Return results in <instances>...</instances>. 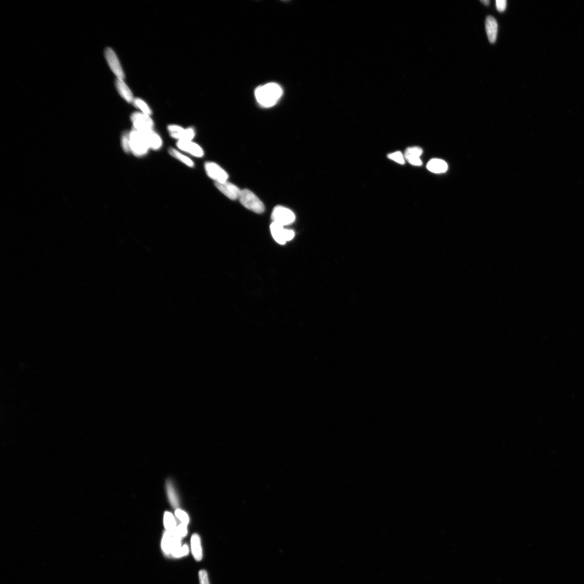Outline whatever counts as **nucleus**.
Segmentation results:
<instances>
[{
    "label": "nucleus",
    "mask_w": 584,
    "mask_h": 584,
    "mask_svg": "<svg viewBox=\"0 0 584 584\" xmlns=\"http://www.w3.org/2000/svg\"><path fill=\"white\" fill-rule=\"evenodd\" d=\"M282 88L277 83H269L258 87L255 91L258 103L264 107H271L282 97Z\"/></svg>",
    "instance_id": "obj_1"
},
{
    "label": "nucleus",
    "mask_w": 584,
    "mask_h": 584,
    "mask_svg": "<svg viewBox=\"0 0 584 584\" xmlns=\"http://www.w3.org/2000/svg\"><path fill=\"white\" fill-rule=\"evenodd\" d=\"M239 199L245 208L255 213H262L265 211V206L262 201L251 190L247 189L241 190Z\"/></svg>",
    "instance_id": "obj_2"
},
{
    "label": "nucleus",
    "mask_w": 584,
    "mask_h": 584,
    "mask_svg": "<svg viewBox=\"0 0 584 584\" xmlns=\"http://www.w3.org/2000/svg\"><path fill=\"white\" fill-rule=\"evenodd\" d=\"M131 151L136 157L144 156L150 150L141 133L134 129L130 132Z\"/></svg>",
    "instance_id": "obj_3"
},
{
    "label": "nucleus",
    "mask_w": 584,
    "mask_h": 584,
    "mask_svg": "<svg viewBox=\"0 0 584 584\" xmlns=\"http://www.w3.org/2000/svg\"><path fill=\"white\" fill-rule=\"evenodd\" d=\"M182 538L175 533L174 530L173 531H166L163 534L161 541V548L163 553L168 556H172L182 546Z\"/></svg>",
    "instance_id": "obj_4"
},
{
    "label": "nucleus",
    "mask_w": 584,
    "mask_h": 584,
    "mask_svg": "<svg viewBox=\"0 0 584 584\" xmlns=\"http://www.w3.org/2000/svg\"><path fill=\"white\" fill-rule=\"evenodd\" d=\"M133 129L140 132L153 130L154 122L151 116L142 112H135L131 116Z\"/></svg>",
    "instance_id": "obj_5"
},
{
    "label": "nucleus",
    "mask_w": 584,
    "mask_h": 584,
    "mask_svg": "<svg viewBox=\"0 0 584 584\" xmlns=\"http://www.w3.org/2000/svg\"><path fill=\"white\" fill-rule=\"evenodd\" d=\"M272 217L273 222L283 226L292 224L295 220L293 212L281 206L275 207L272 212Z\"/></svg>",
    "instance_id": "obj_6"
},
{
    "label": "nucleus",
    "mask_w": 584,
    "mask_h": 584,
    "mask_svg": "<svg viewBox=\"0 0 584 584\" xmlns=\"http://www.w3.org/2000/svg\"><path fill=\"white\" fill-rule=\"evenodd\" d=\"M270 229L274 239L280 245L293 239L295 236L293 231L285 229L283 226L274 222L270 225Z\"/></svg>",
    "instance_id": "obj_7"
},
{
    "label": "nucleus",
    "mask_w": 584,
    "mask_h": 584,
    "mask_svg": "<svg viewBox=\"0 0 584 584\" xmlns=\"http://www.w3.org/2000/svg\"><path fill=\"white\" fill-rule=\"evenodd\" d=\"M104 54L106 61L116 78L124 79L125 73L123 67L114 50L108 47L105 50Z\"/></svg>",
    "instance_id": "obj_8"
},
{
    "label": "nucleus",
    "mask_w": 584,
    "mask_h": 584,
    "mask_svg": "<svg viewBox=\"0 0 584 584\" xmlns=\"http://www.w3.org/2000/svg\"><path fill=\"white\" fill-rule=\"evenodd\" d=\"M205 168L208 176L215 180V183H223L227 182L228 179L227 173L216 163L206 162L205 164Z\"/></svg>",
    "instance_id": "obj_9"
},
{
    "label": "nucleus",
    "mask_w": 584,
    "mask_h": 584,
    "mask_svg": "<svg viewBox=\"0 0 584 584\" xmlns=\"http://www.w3.org/2000/svg\"><path fill=\"white\" fill-rule=\"evenodd\" d=\"M177 147L180 150L187 152L195 157L201 158L204 155L203 148L192 141L179 140Z\"/></svg>",
    "instance_id": "obj_10"
},
{
    "label": "nucleus",
    "mask_w": 584,
    "mask_h": 584,
    "mask_svg": "<svg viewBox=\"0 0 584 584\" xmlns=\"http://www.w3.org/2000/svg\"><path fill=\"white\" fill-rule=\"evenodd\" d=\"M215 186L227 198L233 200L239 198L241 190L237 186L227 182L223 183H215Z\"/></svg>",
    "instance_id": "obj_11"
},
{
    "label": "nucleus",
    "mask_w": 584,
    "mask_h": 584,
    "mask_svg": "<svg viewBox=\"0 0 584 584\" xmlns=\"http://www.w3.org/2000/svg\"><path fill=\"white\" fill-rule=\"evenodd\" d=\"M140 133L144 136L150 149L157 151L162 147V140L161 137L153 130Z\"/></svg>",
    "instance_id": "obj_12"
},
{
    "label": "nucleus",
    "mask_w": 584,
    "mask_h": 584,
    "mask_svg": "<svg viewBox=\"0 0 584 584\" xmlns=\"http://www.w3.org/2000/svg\"><path fill=\"white\" fill-rule=\"evenodd\" d=\"M422 153L423 150L420 147H410L405 151L404 157L405 160L412 165L421 166L423 164L420 158Z\"/></svg>",
    "instance_id": "obj_13"
},
{
    "label": "nucleus",
    "mask_w": 584,
    "mask_h": 584,
    "mask_svg": "<svg viewBox=\"0 0 584 584\" xmlns=\"http://www.w3.org/2000/svg\"><path fill=\"white\" fill-rule=\"evenodd\" d=\"M115 84L117 91L122 98L129 103L133 102L134 100L133 94L125 82L124 79H116Z\"/></svg>",
    "instance_id": "obj_14"
},
{
    "label": "nucleus",
    "mask_w": 584,
    "mask_h": 584,
    "mask_svg": "<svg viewBox=\"0 0 584 584\" xmlns=\"http://www.w3.org/2000/svg\"><path fill=\"white\" fill-rule=\"evenodd\" d=\"M485 27L488 40L491 44L495 43L498 33V24L495 18L488 16L486 19Z\"/></svg>",
    "instance_id": "obj_15"
},
{
    "label": "nucleus",
    "mask_w": 584,
    "mask_h": 584,
    "mask_svg": "<svg viewBox=\"0 0 584 584\" xmlns=\"http://www.w3.org/2000/svg\"><path fill=\"white\" fill-rule=\"evenodd\" d=\"M191 551L194 558L198 561L203 559V549H202L200 536L197 534H194L191 538Z\"/></svg>",
    "instance_id": "obj_16"
},
{
    "label": "nucleus",
    "mask_w": 584,
    "mask_h": 584,
    "mask_svg": "<svg viewBox=\"0 0 584 584\" xmlns=\"http://www.w3.org/2000/svg\"><path fill=\"white\" fill-rule=\"evenodd\" d=\"M429 171L434 173H442L447 171L448 165L447 162L439 159H433L427 164Z\"/></svg>",
    "instance_id": "obj_17"
},
{
    "label": "nucleus",
    "mask_w": 584,
    "mask_h": 584,
    "mask_svg": "<svg viewBox=\"0 0 584 584\" xmlns=\"http://www.w3.org/2000/svg\"><path fill=\"white\" fill-rule=\"evenodd\" d=\"M168 131L170 135L174 139H178V141L186 139L187 129H185L181 126L172 125L168 126Z\"/></svg>",
    "instance_id": "obj_18"
},
{
    "label": "nucleus",
    "mask_w": 584,
    "mask_h": 584,
    "mask_svg": "<svg viewBox=\"0 0 584 584\" xmlns=\"http://www.w3.org/2000/svg\"><path fill=\"white\" fill-rule=\"evenodd\" d=\"M168 152H169L170 155H171L174 158L177 159V160H179L180 161H181L182 162H183V163L186 164V165L189 167H194V163L192 160H191V159L190 158L183 155L182 153H181L179 152V151H178L177 150L174 149V148H170L168 150Z\"/></svg>",
    "instance_id": "obj_19"
},
{
    "label": "nucleus",
    "mask_w": 584,
    "mask_h": 584,
    "mask_svg": "<svg viewBox=\"0 0 584 584\" xmlns=\"http://www.w3.org/2000/svg\"><path fill=\"white\" fill-rule=\"evenodd\" d=\"M163 523L164 528L169 531H173L177 527L173 515L168 512H165L164 514Z\"/></svg>",
    "instance_id": "obj_20"
},
{
    "label": "nucleus",
    "mask_w": 584,
    "mask_h": 584,
    "mask_svg": "<svg viewBox=\"0 0 584 584\" xmlns=\"http://www.w3.org/2000/svg\"><path fill=\"white\" fill-rule=\"evenodd\" d=\"M167 491L169 500L172 505L174 507H178L179 505L178 498L174 487L170 481H168L167 484Z\"/></svg>",
    "instance_id": "obj_21"
},
{
    "label": "nucleus",
    "mask_w": 584,
    "mask_h": 584,
    "mask_svg": "<svg viewBox=\"0 0 584 584\" xmlns=\"http://www.w3.org/2000/svg\"><path fill=\"white\" fill-rule=\"evenodd\" d=\"M133 104L135 107L139 108L142 111V113L146 114L147 115H151L152 113V111L147 103L144 101L140 98H135L133 101Z\"/></svg>",
    "instance_id": "obj_22"
},
{
    "label": "nucleus",
    "mask_w": 584,
    "mask_h": 584,
    "mask_svg": "<svg viewBox=\"0 0 584 584\" xmlns=\"http://www.w3.org/2000/svg\"><path fill=\"white\" fill-rule=\"evenodd\" d=\"M121 146L125 152L129 153L131 151L130 132L126 131L122 134Z\"/></svg>",
    "instance_id": "obj_23"
},
{
    "label": "nucleus",
    "mask_w": 584,
    "mask_h": 584,
    "mask_svg": "<svg viewBox=\"0 0 584 584\" xmlns=\"http://www.w3.org/2000/svg\"><path fill=\"white\" fill-rule=\"evenodd\" d=\"M387 157H388V158L391 159V160H394L395 162L401 164H403L405 162L404 155H403V154L399 151L391 153Z\"/></svg>",
    "instance_id": "obj_24"
},
{
    "label": "nucleus",
    "mask_w": 584,
    "mask_h": 584,
    "mask_svg": "<svg viewBox=\"0 0 584 584\" xmlns=\"http://www.w3.org/2000/svg\"><path fill=\"white\" fill-rule=\"evenodd\" d=\"M177 517L180 520L182 523L188 525L189 522V517L186 513L182 510L180 509H177L175 512Z\"/></svg>",
    "instance_id": "obj_25"
},
{
    "label": "nucleus",
    "mask_w": 584,
    "mask_h": 584,
    "mask_svg": "<svg viewBox=\"0 0 584 584\" xmlns=\"http://www.w3.org/2000/svg\"><path fill=\"white\" fill-rule=\"evenodd\" d=\"M175 533H176L179 537L181 538H184L187 535L188 533L187 525L184 524H180L176 529L174 530Z\"/></svg>",
    "instance_id": "obj_26"
},
{
    "label": "nucleus",
    "mask_w": 584,
    "mask_h": 584,
    "mask_svg": "<svg viewBox=\"0 0 584 584\" xmlns=\"http://www.w3.org/2000/svg\"><path fill=\"white\" fill-rule=\"evenodd\" d=\"M189 548L187 545H184L181 547L178 550L175 552L172 555L175 558H181L184 556H187L189 554Z\"/></svg>",
    "instance_id": "obj_27"
},
{
    "label": "nucleus",
    "mask_w": 584,
    "mask_h": 584,
    "mask_svg": "<svg viewBox=\"0 0 584 584\" xmlns=\"http://www.w3.org/2000/svg\"><path fill=\"white\" fill-rule=\"evenodd\" d=\"M199 578L200 584H210L208 573L205 570L199 571Z\"/></svg>",
    "instance_id": "obj_28"
},
{
    "label": "nucleus",
    "mask_w": 584,
    "mask_h": 584,
    "mask_svg": "<svg viewBox=\"0 0 584 584\" xmlns=\"http://www.w3.org/2000/svg\"><path fill=\"white\" fill-rule=\"evenodd\" d=\"M496 2L498 11L502 12L505 10L507 6V1L506 0H496Z\"/></svg>",
    "instance_id": "obj_29"
},
{
    "label": "nucleus",
    "mask_w": 584,
    "mask_h": 584,
    "mask_svg": "<svg viewBox=\"0 0 584 584\" xmlns=\"http://www.w3.org/2000/svg\"><path fill=\"white\" fill-rule=\"evenodd\" d=\"M481 2L482 3H484V4L486 5V6H487V5L489 4L490 3V1H488V0H481Z\"/></svg>",
    "instance_id": "obj_30"
}]
</instances>
